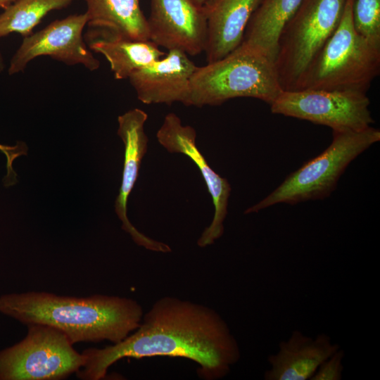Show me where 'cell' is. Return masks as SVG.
Listing matches in <instances>:
<instances>
[{"instance_id":"6da1fadb","label":"cell","mask_w":380,"mask_h":380,"mask_svg":"<svg viewBox=\"0 0 380 380\" xmlns=\"http://www.w3.org/2000/svg\"><path fill=\"white\" fill-rule=\"evenodd\" d=\"M83 367L76 372L82 380H101L108 368L124 357H182L197 365L203 380L227 376L239 360L238 342L223 317L205 305L166 296L144 313L139 327L122 341L82 353Z\"/></svg>"},{"instance_id":"7a4b0ae2","label":"cell","mask_w":380,"mask_h":380,"mask_svg":"<svg viewBox=\"0 0 380 380\" xmlns=\"http://www.w3.org/2000/svg\"><path fill=\"white\" fill-rule=\"evenodd\" d=\"M0 312L27 326L56 328L72 344L103 341L118 343L139 327L144 313L131 298L63 296L43 291L3 294Z\"/></svg>"},{"instance_id":"3957f363","label":"cell","mask_w":380,"mask_h":380,"mask_svg":"<svg viewBox=\"0 0 380 380\" xmlns=\"http://www.w3.org/2000/svg\"><path fill=\"white\" fill-rule=\"evenodd\" d=\"M352 1L347 0L338 27L312 60L295 90L367 93L379 75L380 43L356 32L352 20Z\"/></svg>"},{"instance_id":"277c9868","label":"cell","mask_w":380,"mask_h":380,"mask_svg":"<svg viewBox=\"0 0 380 380\" xmlns=\"http://www.w3.org/2000/svg\"><path fill=\"white\" fill-rule=\"evenodd\" d=\"M282 91L274 61L241 44L224 58L197 66L190 80L188 106H220L239 97L270 105Z\"/></svg>"},{"instance_id":"5b68a950","label":"cell","mask_w":380,"mask_h":380,"mask_svg":"<svg viewBox=\"0 0 380 380\" xmlns=\"http://www.w3.org/2000/svg\"><path fill=\"white\" fill-rule=\"evenodd\" d=\"M332 132V141L322 153L291 173L272 192L244 213H258L278 203L294 205L329 196L350 163L380 141V130L372 126L360 131Z\"/></svg>"},{"instance_id":"8992f818","label":"cell","mask_w":380,"mask_h":380,"mask_svg":"<svg viewBox=\"0 0 380 380\" xmlns=\"http://www.w3.org/2000/svg\"><path fill=\"white\" fill-rule=\"evenodd\" d=\"M347 0H303L282 30L274 61L281 89L295 90L312 61L338 27Z\"/></svg>"},{"instance_id":"52a82bcc","label":"cell","mask_w":380,"mask_h":380,"mask_svg":"<svg viewBox=\"0 0 380 380\" xmlns=\"http://www.w3.org/2000/svg\"><path fill=\"white\" fill-rule=\"evenodd\" d=\"M27 327L23 339L0 350V380H60L83 367L85 355L62 331L45 324Z\"/></svg>"},{"instance_id":"ba28073f","label":"cell","mask_w":380,"mask_h":380,"mask_svg":"<svg viewBox=\"0 0 380 380\" xmlns=\"http://www.w3.org/2000/svg\"><path fill=\"white\" fill-rule=\"evenodd\" d=\"M367 93L299 89L282 91L270 105L274 114L325 125L335 131H360L374 123Z\"/></svg>"},{"instance_id":"9c48e42d","label":"cell","mask_w":380,"mask_h":380,"mask_svg":"<svg viewBox=\"0 0 380 380\" xmlns=\"http://www.w3.org/2000/svg\"><path fill=\"white\" fill-rule=\"evenodd\" d=\"M87 23L86 13L73 14L56 20L44 29L25 37L11 58L8 74L23 72L29 62L41 56H49L68 65L81 64L90 71L97 70L100 62L87 47L82 37Z\"/></svg>"},{"instance_id":"30bf717a","label":"cell","mask_w":380,"mask_h":380,"mask_svg":"<svg viewBox=\"0 0 380 380\" xmlns=\"http://www.w3.org/2000/svg\"><path fill=\"white\" fill-rule=\"evenodd\" d=\"M158 143L168 152L187 156L198 167L212 198L214 215L211 223L205 228L197 241L199 247L213 244L223 234L224 222L227 215L232 188L227 179L209 165L196 145V132L190 125H184L174 113L167 114L158 129Z\"/></svg>"},{"instance_id":"8fae6325","label":"cell","mask_w":380,"mask_h":380,"mask_svg":"<svg viewBox=\"0 0 380 380\" xmlns=\"http://www.w3.org/2000/svg\"><path fill=\"white\" fill-rule=\"evenodd\" d=\"M149 40L188 56L204 52L207 20L203 6L192 0H150Z\"/></svg>"},{"instance_id":"7c38bea8","label":"cell","mask_w":380,"mask_h":380,"mask_svg":"<svg viewBox=\"0 0 380 380\" xmlns=\"http://www.w3.org/2000/svg\"><path fill=\"white\" fill-rule=\"evenodd\" d=\"M147 119V113L139 108L131 109L118 118V135L124 144L125 152L122 182L115 202V211L122 222V229L129 234L138 246L153 252L168 253L172 252L169 245L139 232L127 215L128 198L138 179L141 161L147 151L148 139L144 131Z\"/></svg>"},{"instance_id":"4fadbf2b","label":"cell","mask_w":380,"mask_h":380,"mask_svg":"<svg viewBox=\"0 0 380 380\" xmlns=\"http://www.w3.org/2000/svg\"><path fill=\"white\" fill-rule=\"evenodd\" d=\"M196 68L187 54L170 50L158 61L133 72L128 80L138 99L145 104L180 102L188 106L190 80Z\"/></svg>"},{"instance_id":"5bb4252c","label":"cell","mask_w":380,"mask_h":380,"mask_svg":"<svg viewBox=\"0 0 380 380\" xmlns=\"http://www.w3.org/2000/svg\"><path fill=\"white\" fill-rule=\"evenodd\" d=\"M339 348L326 334L312 338L293 331L287 340L279 343L277 352L268 356L270 367L264 379L310 380L320 364Z\"/></svg>"},{"instance_id":"9a60e30c","label":"cell","mask_w":380,"mask_h":380,"mask_svg":"<svg viewBox=\"0 0 380 380\" xmlns=\"http://www.w3.org/2000/svg\"><path fill=\"white\" fill-rule=\"evenodd\" d=\"M261 0H206L204 50L207 63L220 60L242 42L246 26Z\"/></svg>"},{"instance_id":"2e32d148","label":"cell","mask_w":380,"mask_h":380,"mask_svg":"<svg viewBox=\"0 0 380 380\" xmlns=\"http://www.w3.org/2000/svg\"><path fill=\"white\" fill-rule=\"evenodd\" d=\"M87 42L91 51L103 55L116 80L128 79L135 71L165 56L151 40H136L89 30Z\"/></svg>"},{"instance_id":"e0dca14e","label":"cell","mask_w":380,"mask_h":380,"mask_svg":"<svg viewBox=\"0 0 380 380\" xmlns=\"http://www.w3.org/2000/svg\"><path fill=\"white\" fill-rule=\"evenodd\" d=\"M87 25L99 33L149 40L147 18L139 0H84Z\"/></svg>"},{"instance_id":"ac0fdd59","label":"cell","mask_w":380,"mask_h":380,"mask_svg":"<svg viewBox=\"0 0 380 380\" xmlns=\"http://www.w3.org/2000/svg\"><path fill=\"white\" fill-rule=\"evenodd\" d=\"M303 0H261L246 26L241 44L274 61L278 40Z\"/></svg>"},{"instance_id":"d6986e66","label":"cell","mask_w":380,"mask_h":380,"mask_svg":"<svg viewBox=\"0 0 380 380\" xmlns=\"http://www.w3.org/2000/svg\"><path fill=\"white\" fill-rule=\"evenodd\" d=\"M77 0H18L0 14V38L11 33L27 37L50 11L68 7Z\"/></svg>"},{"instance_id":"ffe728a7","label":"cell","mask_w":380,"mask_h":380,"mask_svg":"<svg viewBox=\"0 0 380 380\" xmlns=\"http://www.w3.org/2000/svg\"><path fill=\"white\" fill-rule=\"evenodd\" d=\"M352 20L359 34L380 43V0H353Z\"/></svg>"},{"instance_id":"44dd1931","label":"cell","mask_w":380,"mask_h":380,"mask_svg":"<svg viewBox=\"0 0 380 380\" xmlns=\"http://www.w3.org/2000/svg\"><path fill=\"white\" fill-rule=\"evenodd\" d=\"M345 353L341 348L324 360L310 380H340L343 371Z\"/></svg>"},{"instance_id":"7402d4cb","label":"cell","mask_w":380,"mask_h":380,"mask_svg":"<svg viewBox=\"0 0 380 380\" xmlns=\"http://www.w3.org/2000/svg\"><path fill=\"white\" fill-rule=\"evenodd\" d=\"M0 152L2 153L6 159V175L4 182L5 186H11L17 182V175L13 168V163L17 158L27 155V146L23 141H17L14 146H7L0 144Z\"/></svg>"},{"instance_id":"603a6c76","label":"cell","mask_w":380,"mask_h":380,"mask_svg":"<svg viewBox=\"0 0 380 380\" xmlns=\"http://www.w3.org/2000/svg\"><path fill=\"white\" fill-rule=\"evenodd\" d=\"M18 0H0V8L4 10Z\"/></svg>"},{"instance_id":"cb8c5ba5","label":"cell","mask_w":380,"mask_h":380,"mask_svg":"<svg viewBox=\"0 0 380 380\" xmlns=\"http://www.w3.org/2000/svg\"><path fill=\"white\" fill-rule=\"evenodd\" d=\"M5 68V62L1 52L0 51V72H1Z\"/></svg>"},{"instance_id":"d4e9b609","label":"cell","mask_w":380,"mask_h":380,"mask_svg":"<svg viewBox=\"0 0 380 380\" xmlns=\"http://www.w3.org/2000/svg\"><path fill=\"white\" fill-rule=\"evenodd\" d=\"M195 4L199 6H203L206 0H192Z\"/></svg>"}]
</instances>
